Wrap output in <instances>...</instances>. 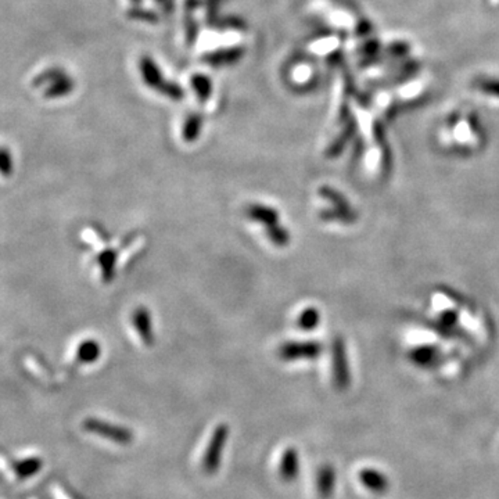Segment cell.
<instances>
[{
  "label": "cell",
  "instance_id": "11",
  "mask_svg": "<svg viewBox=\"0 0 499 499\" xmlns=\"http://www.w3.org/2000/svg\"><path fill=\"white\" fill-rule=\"evenodd\" d=\"M190 85L197 96V100L200 103H206L211 95H212V82L211 79L204 74H195L192 75Z\"/></svg>",
  "mask_w": 499,
  "mask_h": 499
},
{
  "label": "cell",
  "instance_id": "13",
  "mask_svg": "<svg viewBox=\"0 0 499 499\" xmlns=\"http://www.w3.org/2000/svg\"><path fill=\"white\" fill-rule=\"evenodd\" d=\"M203 128V115L199 113H193L188 115L184 128H182V137L188 143H193L199 139Z\"/></svg>",
  "mask_w": 499,
  "mask_h": 499
},
{
  "label": "cell",
  "instance_id": "8",
  "mask_svg": "<svg viewBox=\"0 0 499 499\" xmlns=\"http://www.w3.org/2000/svg\"><path fill=\"white\" fill-rule=\"evenodd\" d=\"M96 261L99 264L103 282L110 283L114 279L115 264H117V252L113 248H107L96 257Z\"/></svg>",
  "mask_w": 499,
  "mask_h": 499
},
{
  "label": "cell",
  "instance_id": "18",
  "mask_svg": "<svg viewBox=\"0 0 499 499\" xmlns=\"http://www.w3.org/2000/svg\"><path fill=\"white\" fill-rule=\"evenodd\" d=\"M298 461H297V454L296 451L290 450L286 452L283 463H282V474L285 476L286 480H291L296 477L297 470H298Z\"/></svg>",
  "mask_w": 499,
  "mask_h": 499
},
{
  "label": "cell",
  "instance_id": "17",
  "mask_svg": "<svg viewBox=\"0 0 499 499\" xmlns=\"http://www.w3.org/2000/svg\"><path fill=\"white\" fill-rule=\"evenodd\" d=\"M437 358V350L432 348V347H421L416 348L414 351H412L410 354V359L418 364V365H430L432 362H434Z\"/></svg>",
  "mask_w": 499,
  "mask_h": 499
},
{
  "label": "cell",
  "instance_id": "1",
  "mask_svg": "<svg viewBox=\"0 0 499 499\" xmlns=\"http://www.w3.org/2000/svg\"><path fill=\"white\" fill-rule=\"evenodd\" d=\"M322 346L316 342H290L279 348V357L283 361L315 359L319 357Z\"/></svg>",
  "mask_w": 499,
  "mask_h": 499
},
{
  "label": "cell",
  "instance_id": "21",
  "mask_svg": "<svg viewBox=\"0 0 499 499\" xmlns=\"http://www.w3.org/2000/svg\"><path fill=\"white\" fill-rule=\"evenodd\" d=\"M0 168H2V175L9 177L13 173V158L6 147L2 150V158H0Z\"/></svg>",
  "mask_w": 499,
  "mask_h": 499
},
{
  "label": "cell",
  "instance_id": "4",
  "mask_svg": "<svg viewBox=\"0 0 499 499\" xmlns=\"http://www.w3.org/2000/svg\"><path fill=\"white\" fill-rule=\"evenodd\" d=\"M245 53V47L243 46H230V47H222V49H217L214 52H208L203 56V61L219 68L223 65H230L237 63L239 60L243 58Z\"/></svg>",
  "mask_w": 499,
  "mask_h": 499
},
{
  "label": "cell",
  "instance_id": "7",
  "mask_svg": "<svg viewBox=\"0 0 499 499\" xmlns=\"http://www.w3.org/2000/svg\"><path fill=\"white\" fill-rule=\"evenodd\" d=\"M359 480L368 489H370L373 492H384L390 485L387 477L383 473L373 470V469L361 470Z\"/></svg>",
  "mask_w": 499,
  "mask_h": 499
},
{
  "label": "cell",
  "instance_id": "12",
  "mask_svg": "<svg viewBox=\"0 0 499 499\" xmlns=\"http://www.w3.org/2000/svg\"><path fill=\"white\" fill-rule=\"evenodd\" d=\"M336 472L331 466H323L318 473V491L323 498H329L335 489Z\"/></svg>",
  "mask_w": 499,
  "mask_h": 499
},
{
  "label": "cell",
  "instance_id": "2",
  "mask_svg": "<svg viewBox=\"0 0 499 499\" xmlns=\"http://www.w3.org/2000/svg\"><path fill=\"white\" fill-rule=\"evenodd\" d=\"M333 373H335V383L340 390H344L350 384V370L346 357V346L337 339L333 343Z\"/></svg>",
  "mask_w": 499,
  "mask_h": 499
},
{
  "label": "cell",
  "instance_id": "15",
  "mask_svg": "<svg viewBox=\"0 0 499 499\" xmlns=\"http://www.w3.org/2000/svg\"><path fill=\"white\" fill-rule=\"evenodd\" d=\"M320 313L316 308H305L297 318V326L301 330H312L319 324Z\"/></svg>",
  "mask_w": 499,
  "mask_h": 499
},
{
  "label": "cell",
  "instance_id": "20",
  "mask_svg": "<svg viewBox=\"0 0 499 499\" xmlns=\"http://www.w3.org/2000/svg\"><path fill=\"white\" fill-rule=\"evenodd\" d=\"M128 17L132 19V20H139V21H146V23H151V24H155L158 21V16L155 12H151V10H143V9H139V8H135V9H131L128 12Z\"/></svg>",
  "mask_w": 499,
  "mask_h": 499
},
{
  "label": "cell",
  "instance_id": "16",
  "mask_svg": "<svg viewBox=\"0 0 499 499\" xmlns=\"http://www.w3.org/2000/svg\"><path fill=\"white\" fill-rule=\"evenodd\" d=\"M267 236L276 247H286L290 243V233L286 228L276 223L267 228Z\"/></svg>",
  "mask_w": 499,
  "mask_h": 499
},
{
  "label": "cell",
  "instance_id": "24",
  "mask_svg": "<svg viewBox=\"0 0 499 499\" xmlns=\"http://www.w3.org/2000/svg\"><path fill=\"white\" fill-rule=\"evenodd\" d=\"M140 2L142 0H132V3H135V5H140Z\"/></svg>",
  "mask_w": 499,
  "mask_h": 499
},
{
  "label": "cell",
  "instance_id": "5",
  "mask_svg": "<svg viewBox=\"0 0 499 499\" xmlns=\"http://www.w3.org/2000/svg\"><path fill=\"white\" fill-rule=\"evenodd\" d=\"M132 324L135 326L143 344L151 347L154 344V335L151 326V316L146 307H137L132 312Z\"/></svg>",
  "mask_w": 499,
  "mask_h": 499
},
{
  "label": "cell",
  "instance_id": "22",
  "mask_svg": "<svg viewBox=\"0 0 499 499\" xmlns=\"http://www.w3.org/2000/svg\"><path fill=\"white\" fill-rule=\"evenodd\" d=\"M221 2H222V0H207V13H208V17L214 19V16L217 14V12L219 9Z\"/></svg>",
  "mask_w": 499,
  "mask_h": 499
},
{
  "label": "cell",
  "instance_id": "10",
  "mask_svg": "<svg viewBox=\"0 0 499 499\" xmlns=\"http://www.w3.org/2000/svg\"><path fill=\"white\" fill-rule=\"evenodd\" d=\"M200 6V0H186L185 5V28H186V42L188 46H193L197 35H199V25L193 19V10Z\"/></svg>",
  "mask_w": 499,
  "mask_h": 499
},
{
  "label": "cell",
  "instance_id": "19",
  "mask_svg": "<svg viewBox=\"0 0 499 499\" xmlns=\"http://www.w3.org/2000/svg\"><path fill=\"white\" fill-rule=\"evenodd\" d=\"M63 76H65V74L61 69L50 68L47 71H43L41 75L36 76V79L34 80V85L35 87H42V85H45V83H49V85H50V83L56 82L57 79H60Z\"/></svg>",
  "mask_w": 499,
  "mask_h": 499
},
{
  "label": "cell",
  "instance_id": "6",
  "mask_svg": "<svg viewBox=\"0 0 499 499\" xmlns=\"http://www.w3.org/2000/svg\"><path fill=\"white\" fill-rule=\"evenodd\" d=\"M245 215L254 222L265 225V228L279 223V218H280L279 212L275 208L265 206V204H257V203L248 204L245 207Z\"/></svg>",
  "mask_w": 499,
  "mask_h": 499
},
{
  "label": "cell",
  "instance_id": "3",
  "mask_svg": "<svg viewBox=\"0 0 499 499\" xmlns=\"http://www.w3.org/2000/svg\"><path fill=\"white\" fill-rule=\"evenodd\" d=\"M139 69H140L142 78H143L146 85L162 95V92L165 91V88H166V85H168L170 80L164 79L162 72L158 68V65L155 64V61L151 57L144 56V57L140 58Z\"/></svg>",
  "mask_w": 499,
  "mask_h": 499
},
{
  "label": "cell",
  "instance_id": "23",
  "mask_svg": "<svg viewBox=\"0 0 499 499\" xmlns=\"http://www.w3.org/2000/svg\"><path fill=\"white\" fill-rule=\"evenodd\" d=\"M455 320H456V315L454 312H447L441 318V323L444 326H452V324H455Z\"/></svg>",
  "mask_w": 499,
  "mask_h": 499
},
{
  "label": "cell",
  "instance_id": "9",
  "mask_svg": "<svg viewBox=\"0 0 499 499\" xmlns=\"http://www.w3.org/2000/svg\"><path fill=\"white\" fill-rule=\"evenodd\" d=\"M102 355V347L96 340H83L76 348V359L80 364H93Z\"/></svg>",
  "mask_w": 499,
  "mask_h": 499
},
{
  "label": "cell",
  "instance_id": "14",
  "mask_svg": "<svg viewBox=\"0 0 499 499\" xmlns=\"http://www.w3.org/2000/svg\"><path fill=\"white\" fill-rule=\"evenodd\" d=\"M74 89V82L68 76H63L57 79L56 82L50 83L49 88L45 91V96L47 99H56L63 98L65 95H69Z\"/></svg>",
  "mask_w": 499,
  "mask_h": 499
}]
</instances>
